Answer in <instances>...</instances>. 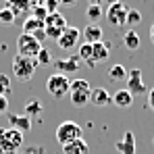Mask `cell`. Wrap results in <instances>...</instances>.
<instances>
[{"label": "cell", "instance_id": "4dcf8cb0", "mask_svg": "<svg viewBox=\"0 0 154 154\" xmlns=\"http://www.w3.org/2000/svg\"><path fill=\"white\" fill-rule=\"evenodd\" d=\"M58 4H60V0H44V8H46L48 13H56Z\"/></svg>", "mask_w": 154, "mask_h": 154}, {"label": "cell", "instance_id": "f1b7e54d", "mask_svg": "<svg viewBox=\"0 0 154 154\" xmlns=\"http://www.w3.org/2000/svg\"><path fill=\"white\" fill-rule=\"evenodd\" d=\"M31 17H33V19H38V21H44V19L48 17V11H46L42 4H40V6L35 4V6H33V11H31Z\"/></svg>", "mask_w": 154, "mask_h": 154}, {"label": "cell", "instance_id": "e575fe53", "mask_svg": "<svg viewBox=\"0 0 154 154\" xmlns=\"http://www.w3.org/2000/svg\"><path fill=\"white\" fill-rule=\"evenodd\" d=\"M90 4H94V6H102L104 4V0H88Z\"/></svg>", "mask_w": 154, "mask_h": 154}, {"label": "cell", "instance_id": "1f68e13d", "mask_svg": "<svg viewBox=\"0 0 154 154\" xmlns=\"http://www.w3.org/2000/svg\"><path fill=\"white\" fill-rule=\"evenodd\" d=\"M6 110H8V100H6V96H0V115Z\"/></svg>", "mask_w": 154, "mask_h": 154}, {"label": "cell", "instance_id": "52a82bcc", "mask_svg": "<svg viewBox=\"0 0 154 154\" xmlns=\"http://www.w3.org/2000/svg\"><path fill=\"white\" fill-rule=\"evenodd\" d=\"M17 50L21 56H29V58H35L38 56V52L42 50V42L40 40H35L33 35H29V33H21L19 35V40H17Z\"/></svg>", "mask_w": 154, "mask_h": 154}, {"label": "cell", "instance_id": "484cf974", "mask_svg": "<svg viewBox=\"0 0 154 154\" xmlns=\"http://www.w3.org/2000/svg\"><path fill=\"white\" fill-rule=\"evenodd\" d=\"M8 8H11L13 15L17 17V15L25 13L27 8H29V0H11V6H8Z\"/></svg>", "mask_w": 154, "mask_h": 154}, {"label": "cell", "instance_id": "8d00e7d4", "mask_svg": "<svg viewBox=\"0 0 154 154\" xmlns=\"http://www.w3.org/2000/svg\"><path fill=\"white\" fill-rule=\"evenodd\" d=\"M104 2H108V6H110V4H115V2H121V0H104Z\"/></svg>", "mask_w": 154, "mask_h": 154}, {"label": "cell", "instance_id": "5bb4252c", "mask_svg": "<svg viewBox=\"0 0 154 154\" xmlns=\"http://www.w3.org/2000/svg\"><path fill=\"white\" fill-rule=\"evenodd\" d=\"M90 102L94 104V106H106V104L112 102V96L108 94V90L96 88V90H92V94H90Z\"/></svg>", "mask_w": 154, "mask_h": 154}, {"label": "cell", "instance_id": "ba28073f", "mask_svg": "<svg viewBox=\"0 0 154 154\" xmlns=\"http://www.w3.org/2000/svg\"><path fill=\"white\" fill-rule=\"evenodd\" d=\"M127 11H129V6L125 2H115L106 11V21L112 27H123L125 25V19H127Z\"/></svg>", "mask_w": 154, "mask_h": 154}, {"label": "cell", "instance_id": "2e32d148", "mask_svg": "<svg viewBox=\"0 0 154 154\" xmlns=\"http://www.w3.org/2000/svg\"><path fill=\"white\" fill-rule=\"evenodd\" d=\"M8 123H11V127H15L21 133L31 129V119L25 117V115H8Z\"/></svg>", "mask_w": 154, "mask_h": 154}, {"label": "cell", "instance_id": "cb8c5ba5", "mask_svg": "<svg viewBox=\"0 0 154 154\" xmlns=\"http://www.w3.org/2000/svg\"><path fill=\"white\" fill-rule=\"evenodd\" d=\"M102 15H104L102 6H94V4H90V6H88V11H85V17L90 19V23H98Z\"/></svg>", "mask_w": 154, "mask_h": 154}, {"label": "cell", "instance_id": "5b68a950", "mask_svg": "<svg viewBox=\"0 0 154 154\" xmlns=\"http://www.w3.org/2000/svg\"><path fill=\"white\" fill-rule=\"evenodd\" d=\"M67 27V19L56 11V13H48V17L44 19V33L48 40H58L60 33Z\"/></svg>", "mask_w": 154, "mask_h": 154}, {"label": "cell", "instance_id": "44dd1931", "mask_svg": "<svg viewBox=\"0 0 154 154\" xmlns=\"http://www.w3.org/2000/svg\"><path fill=\"white\" fill-rule=\"evenodd\" d=\"M40 29H44V21H38V19H33V17L25 19V23H23V33L33 35V33L40 31Z\"/></svg>", "mask_w": 154, "mask_h": 154}, {"label": "cell", "instance_id": "7402d4cb", "mask_svg": "<svg viewBox=\"0 0 154 154\" xmlns=\"http://www.w3.org/2000/svg\"><path fill=\"white\" fill-rule=\"evenodd\" d=\"M77 56H79V60H83V63H88L90 67H96V65L92 63V44H88V42H83V44L79 46V52H77Z\"/></svg>", "mask_w": 154, "mask_h": 154}, {"label": "cell", "instance_id": "3957f363", "mask_svg": "<svg viewBox=\"0 0 154 154\" xmlns=\"http://www.w3.org/2000/svg\"><path fill=\"white\" fill-rule=\"evenodd\" d=\"M81 135H83V129H81V125L75 123V121H63V123L56 127V142H58L60 146H67V144H71V142L81 140Z\"/></svg>", "mask_w": 154, "mask_h": 154}, {"label": "cell", "instance_id": "7c38bea8", "mask_svg": "<svg viewBox=\"0 0 154 154\" xmlns=\"http://www.w3.org/2000/svg\"><path fill=\"white\" fill-rule=\"evenodd\" d=\"M115 148H117V152H119V154H135L137 144H135V135H133V131H125L123 140H119Z\"/></svg>", "mask_w": 154, "mask_h": 154}, {"label": "cell", "instance_id": "603a6c76", "mask_svg": "<svg viewBox=\"0 0 154 154\" xmlns=\"http://www.w3.org/2000/svg\"><path fill=\"white\" fill-rule=\"evenodd\" d=\"M44 110V106H42V102L40 100H27V104H25V117H38L40 112Z\"/></svg>", "mask_w": 154, "mask_h": 154}, {"label": "cell", "instance_id": "4fadbf2b", "mask_svg": "<svg viewBox=\"0 0 154 154\" xmlns=\"http://www.w3.org/2000/svg\"><path fill=\"white\" fill-rule=\"evenodd\" d=\"M81 35H83V40H85L88 44H96V42H102V27L98 25V23H88V25L83 27Z\"/></svg>", "mask_w": 154, "mask_h": 154}, {"label": "cell", "instance_id": "836d02e7", "mask_svg": "<svg viewBox=\"0 0 154 154\" xmlns=\"http://www.w3.org/2000/svg\"><path fill=\"white\" fill-rule=\"evenodd\" d=\"M77 0H60V4H65V6H73Z\"/></svg>", "mask_w": 154, "mask_h": 154}, {"label": "cell", "instance_id": "83f0119b", "mask_svg": "<svg viewBox=\"0 0 154 154\" xmlns=\"http://www.w3.org/2000/svg\"><path fill=\"white\" fill-rule=\"evenodd\" d=\"M35 63L38 65H50L52 63V54L48 48H42V50L38 52V56H35Z\"/></svg>", "mask_w": 154, "mask_h": 154}, {"label": "cell", "instance_id": "7a4b0ae2", "mask_svg": "<svg viewBox=\"0 0 154 154\" xmlns=\"http://www.w3.org/2000/svg\"><path fill=\"white\" fill-rule=\"evenodd\" d=\"M35 69H38L35 58L21 56V54H17L13 58V73H15V79H19V81H31L35 75Z\"/></svg>", "mask_w": 154, "mask_h": 154}, {"label": "cell", "instance_id": "8992f818", "mask_svg": "<svg viewBox=\"0 0 154 154\" xmlns=\"http://www.w3.org/2000/svg\"><path fill=\"white\" fill-rule=\"evenodd\" d=\"M69 88H71V79L60 73H52L46 81V90L52 98H65L69 94Z\"/></svg>", "mask_w": 154, "mask_h": 154}, {"label": "cell", "instance_id": "30bf717a", "mask_svg": "<svg viewBox=\"0 0 154 154\" xmlns=\"http://www.w3.org/2000/svg\"><path fill=\"white\" fill-rule=\"evenodd\" d=\"M127 92L133 96V94H144L148 92L146 83H144V77H142V71L140 69H131L127 71Z\"/></svg>", "mask_w": 154, "mask_h": 154}, {"label": "cell", "instance_id": "e0dca14e", "mask_svg": "<svg viewBox=\"0 0 154 154\" xmlns=\"http://www.w3.org/2000/svg\"><path fill=\"white\" fill-rule=\"evenodd\" d=\"M112 104L119 106V108H129L133 104V96L129 94L127 90H117L115 96H112Z\"/></svg>", "mask_w": 154, "mask_h": 154}, {"label": "cell", "instance_id": "ffe728a7", "mask_svg": "<svg viewBox=\"0 0 154 154\" xmlns=\"http://www.w3.org/2000/svg\"><path fill=\"white\" fill-rule=\"evenodd\" d=\"M123 44L129 50H137L140 48V33L135 29H129L127 33H125V38H123Z\"/></svg>", "mask_w": 154, "mask_h": 154}, {"label": "cell", "instance_id": "9a60e30c", "mask_svg": "<svg viewBox=\"0 0 154 154\" xmlns=\"http://www.w3.org/2000/svg\"><path fill=\"white\" fill-rule=\"evenodd\" d=\"M104 60H108V44L106 42L92 44V63L98 65V63H104Z\"/></svg>", "mask_w": 154, "mask_h": 154}, {"label": "cell", "instance_id": "4316f807", "mask_svg": "<svg viewBox=\"0 0 154 154\" xmlns=\"http://www.w3.org/2000/svg\"><path fill=\"white\" fill-rule=\"evenodd\" d=\"M140 21H142V13L137 11V8H129L127 11V19H125V25H140Z\"/></svg>", "mask_w": 154, "mask_h": 154}, {"label": "cell", "instance_id": "d4e9b609", "mask_svg": "<svg viewBox=\"0 0 154 154\" xmlns=\"http://www.w3.org/2000/svg\"><path fill=\"white\" fill-rule=\"evenodd\" d=\"M15 15H13V11L8 8V6H2L0 8V25H4V27H8V25H13L15 23Z\"/></svg>", "mask_w": 154, "mask_h": 154}, {"label": "cell", "instance_id": "ac0fdd59", "mask_svg": "<svg viewBox=\"0 0 154 154\" xmlns=\"http://www.w3.org/2000/svg\"><path fill=\"white\" fill-rule=\"evenodd\" d=\"M63 154H90V148L83 140H77V142L63 146Z\"/></svg>", "mask_w": 154, "mask_h": 154}, {"label": "cell", "instance_id": "f546056e", "mask_svg": "<svg viewBox=\"0 0 154 154\" xmlns=\"http://www.w3.org/2000/svg\"><path fill=\"white\" fill-rule=\"evenodd\" d=\"M11 92V77L0 75V96H6Z\"/></svg>", "mask_w": 154, "mask_h": 154}, {"label": "cell", "instance_id": "d6a6232c", "mask_svg": "<svg viewBox=\"0 0 154 154\" xmlns=\"http://www.w3.org/2000/svg\"><path fill=\"white\" fill-rule=\"evenodd\" d=\"M148 106L154 110V88H152V90H148Z\"/></svg>", "mask_w": 154, "mask_h": 154}, {"label": "cell", "instance_id": "8fae6325", "mask_svg": "<svg viewBox=\"0 0 154 154\" xmlns=\"http://www.w3.org/2000/svg\"><path fill=\"white\" fill-rule=\"evenodd\" d=\"M79 65H81L79 56L60 58V60H56V63H54V67H56V73H60V75H65V73H75L77 69H79Z\"/></svg>", "mask_w": 154, "mask_h": 154}, {"label": "cell", "instance_id": "277c9868", "mask_svg": "<svg viewBox=\"0 0 154 154\" xmlns=\"http://www.w3.org/2000/svg\"><path fill=\"white\" fill-rule=\"evenodd\" d=\"M90 94H92V88L88 83V79H73L71 81V88H69V96H71V104L81 108L90 102Z\"/></svg>", "mask_w": 154, "mask_h": 154}, {"label": "cell", "instance_id": "9c48e42d", "mask_svg": "<svg viewBox=\"0 0 154 154\" xmlns=\"http://www.w3.org/2000/svg\"><path fill=\"white\" fill-rule=\"evenodd\" d=\"M79 38H81V31H79L77 27L67 25L65 31L60 33V38L56 40V44H58L60 50H73V48L77 46V42H79Z\"/></svg>", "mask_w": 154, "mask_h": 154}, {"label": "cell", "instance_id": "d6986e66", "mask_svg": "<svg viewBox=\"0 0 154 154\" xmlns=\"http://www.w3.org/2000/svg\"><path fill=\"white\" fill-rule=\"evenodd\" d=\"M108 79H110V81H123V79H127V69H125L121 63L112 65V67L108 69Z\"/></svg>", "mask_w": 154, "mask_h": 154}, {"label": "cell", "instance_id": "74e56055", "mask_svg": "<svg viewBox=\"0 0 154 154\" xmlns=\"http://www.w3.org/2000/svg\"><path fill=\"white\" fill-rule=\"evenodd\" d=\"M0 154H2V152H0Z\"/></svg>", "mask_w": 154, "mask_h": 154}, {"label": "cell", "instance_id": "6da1fadb", "mask_svg": "<svg viewBox=\"0 0 154 154\" xmlns=\"http://www.w3.org/2000/svg\"><path fill=\"white\" fill-rule=\"evenodd\" d=\"M23 146V133L15 127H2L0 129V152L2 154H15Z\"/></svg>", "mask_w": 154, "mask_h": 154}, {"label": "cell", "instance_id": "d590c367", "mask_svg": "<svg viewBox=\"0 0 154 154\" xmlns=\"http://www.w3.org/2000/svg\"><path fill=\"white\" fill-rule=\"evenodd\" d=\"M150 42H152V44H154V23H152V25H150Z\"/></svg>", "mask_w": 154, "mask_h": 154}]
</instances>
